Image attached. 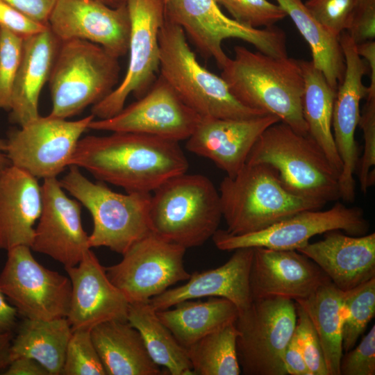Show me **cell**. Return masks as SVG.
<instances>
[{
	"mask_svg": "<svg viewBox=\"0 0 375 375\" xmlns=\"http://www.w3.org/2000/svg\"><path fill=\"white\" fill-rule=\"evenodd\" d=\"M71 165L85 169L98 181L126 192L147 193L187 172L189 167L179 142L129 132L81 138L69 160Z\"/></svg>",
	"mask_w": 375,
	"mask_h": 375,
	"instance_id": "cell-1",
	"label": "cell"
},
{
	"mask_svg": "<svg viewBox=\"0 0 375 375\" xmlns=\"http://www.w3.org/2000/svg\"><path fill=\"white\" fill-rule=\"evenodd\" d=\"M221 77L244 106L276 116L301 134H308L302 111L303 78L299 62L234 47V56L222 68Z\"/></svg>",
	"mask_w": 375,
	"mask_h": 375,
	"instance_id": "cell-2",
	"label": "cell"
},
{
	"mask_svg": "<svg viewBox=\"0 0 375 375\" xmlns=\"http://www.w3.org/2000/svg\"><path fill=\"white\" fill-rule=\"evenodd\" d=\"M246 163L266 164L292 194L326 204L340 199V173L308 134L278 122L266 128L252 147Z\"/></svg>",
	"mask_w": 375,
	"mask_h": 375,
	"instance_id": "cell-3",
	"label": "cell"
},
{
	"mask_svg": "<svg viewBox=\"0 0 375 375\" xmlns=\"http://www.w3.org/2000/svg\"><path fill=\"white\" fill-rule=\"evenodd\" d=\"M226 230L243 235L265 229L299 212L325 204L294 195L266 164H247L233 176H226L218 190Z\"/></svg>",
	"mask_w": 375,
	"mask_h": 375,
	"instance_id": "cell-4",
	"label": "cell"
},
{
	"mask_svg": "<svg viewBox=\"0 0 375 375\" xmlns=\"http://www.w3.org/2000/svg\"><path fill=\"white\" fill-rule=\"evenodd\" d=\"M222 218L219 191L204 175L180 174L151 194V231L186 249L212 238Z\"/></svg>",
	"mask_w": 375,
	"mask_h": 375,
	"instance_id": "cell-5",
	"label": "cell"
},
{
	"mask_svg": "<svg viewBox=\"0 0 375 375\" xmlns=\"http://www.w3.org/2000/svg\"><path fill=\"white\" fill-rule=\"evenodd\" d=\"M159 46L160 74L201 117L246 119L267 114L237 100L221 76L199 62L183 30L166 18Z\"/></svg>",
	"mask_w": 375,
	"mask_h": 375,
	"instance_id": "cell-6",
	"label": "cell"
},
{
	"mask_svg": "<svg viewBox=\"0 0 375 375\" xmlns=\"http://www.w3.org/2000/svg\"><path fill=\"white\" fill-rule=\"evenodd\" d=\"M59 181L62 188L90 212L91 248L105 247L123 255L150 233L151 193L112 191L101 181L92 182L75 165Z\"/></svg>",
	"mask_w": 375,
	"mask_h": 375,
	"instance_id": "cell-7",
	"label": "cell"
},
{
	"mask_svg": "<svg viewBox=\"0 0 375 375\" xmlns=\"http://www.w3.org/2000/svg\"><path fill=\"white\" fill-rule=\"evenodd\" d=\"M118 58L101 46L72 39L61 42L49 78L50 116L67 119L99 103L116 87Z\"/></svg>",
	"mask_w": 375,
	"mask_h": 375,
	"instance_id": "cell-8",
	"label": "cell"
},
{
	"mask_svg": "<svg viewBox=\"0 0 375 375\" xmlns=\"http://www.w3.org/2000/svg\"><path fill=\"white\" fill-rule=\"evenodd\" d=\"M165 18L178 25L201 53L212 58L221 69L229 58L222 49L228 38L244 40L267 55L288 56L282 29L242 24L223 13L216 0H167Z\"/></svg>",
	"mask_w": 375,
	"mask_h": 375,
	"instance_id": "cell-9",
	"label": "cell"
},
{
	"mask_svg": "<svg viewBox=\"0 0 375 375\" xmlns=\"http://www.w3.org/2000/svg\"><path fill=\"white\" fill-rule=\"evenodd\" d=\"M293 300L283 297L253 299L239 311L236 349L244 375H288L283 356L297 325Z\"/></svg>",
	"mask_w": 375,
	"mask_h": 375,
	"instance_id": "cell-10",
	"label": "cell"
},
{
	"mask_svg": "<svg viewBox=\"0 0 375 375\" xmlns=\"http://www.w3.org/2000/svg\"><path fill=\"white\" fill-rule=\"evenodd\" d=\"M126 3L131 21L128 67L119 85L92 106L91 114L99 119L120 112L131 94L138 99L144 95L159 72V33L165 19V0H126Z\"/></svg>",
	"mask_w": 375,
	"mask_h": 375,
	"instance_id": "cell-11",
	"label": "cell"
},
{
	"mask_svg": "<svg viewBox=\"0 0 375 375\" xmlns=\"http://www.w3.org/2000/svg\"><path fill=\"white\" fill-rule=\"evenodd\" d=\"M369 228L362 208L337 202L326 210H303L256 232L233 235L218 229L212 239L222 251L248 247L297 251L317 235L342 231L350 235L360 236L367 234Z\"/></svg>",
	"mask_w": 375,
	"mask_h": 375,
	"instance_id": "cell-12",
	"label": "cell"
},
{
	"mask_svg": "<svg viewBox=\"0 0 375 375\" xmlns=\"http://www.w3.org/2000/svg\"><path fill=\"white\" fill-rule=\"evenodd\" d=\"M185 251L151 232L132 245L119 262L105 269L129 304L149 303L174 284L189 278L183 262Z\"/></svg>",
	"mask_w": 375,
	"mask_h": 375,
	"instance_id": "cell-13",
	"label": "cell"
},
{
	"mask_svg": "<svg viewBox=\"0 0 375 375\" xmlns=\"http://www.w3.org/2000/svg\"><path fill=\"white\" fill-rule=\"evenodd\" d=\"M31 249L17 246L7 251L0 274L1 292L26 319L66 317L72 292L69 278L40 264Z\"/></svg>",
	"mask_w": 375,
	"mask_h": 375,
	"instance_id": "cell-14",
	"label": "cell"
},
{
	"mask_svg": "<svg viewBox=\"0 0 375 375\" xmlns=\"http://www.w3.org/2000/svg\"><path fill=\"white\" fill-rule=\"evenodd\" d=\"M94 119L92 114L76 121L39 115L10 131L6 154L11 165L38 179L57 178L69 167L78 142Z\"/></svg>",
	"mask_w": 375,
	"mask_h": 375,
	"instance_id": "cell-15",
	"label": "cell"
},
{
	"mask_svg": "<svg viewBox=\"0 0 375 375\" xmlns=\"http://www.w3.org/2000/svg\"><path fill=\"white\" fill-rule=\"evenodd\" d=\"M201 119L159 74L144 95L111 117L94 119L88 128L140 133L179 142L192 135Z\"/></svg>",
	"mask_w": 375,
	"mask_h": 375,
	"instance_id": "cell-16",
	"label": "cell"
},
{
	"mask_svg": "<svg viewBox=\"0 0 375 375\" xmlns=\"http://www.w3.org/2000/svg\"><path fill=\"white\" fill-rule=\"evenodd\" d=\"M339 40L342 49L345 70L338 85L334 102L332 131L337 151L342 163L339 185L340 199L353 202L356 197L354 174L359 162L355 133L360 115V101L367 95V87L362 78L368 66L358 55L356 44L347 31Z\"/></svg>",
	"mask_w": 375,
	"mask_h": 375,
	"instance_id": "cell-17",
	"label": "cell"
},
{
	"mask_svg": "<svg viewBox=\"0 0 375 375\" xmlns=\"http://www.w3.org/2000/svg\"><path fill=\"white\" fill-rule=\"evenodd\" d=\"M48 26L60 42L89 41L117 58L128 53L131 21L126 0L116 7L99 0H58Z\"/></svg>",
	"mask_w": 375,
	"mask_h": 375,
	"instance_id": "cell-18",
	"label": "cell"
},
{
	"mask_svg": "<svg viewBox=\"0 0 375 375\" xmlns=\"http://www.w3.org/2000/svg\"><path fill=\"white\" fill-rule=\"evenodd\" d=\"M42 192V208L31 249L65 267L75 266L91 249L81 203L66 194L57 178L43 180Z\"/></svg>",
	"mask_w": 375,
	"mask_h": 375,
	"instance_id": "cell-19",
	"label": "cell"
},
{
	"mask_svg": "<svg viewBox=\"0 0 375 375\" xmlns=\"http://www.w3.org/2000/svg\"><path fill=\"white\" fill-rule=\"evenodd\" d=\"M331 279L312 260L296 250L253 248L249 274L253 299L310 296Z\"/></svg>",
	"mask_w": 375,
	"mask_h": 375,
	"instance_id": "cell-20",
	"label": "cell"
},
{
	"mask_svg": "<svg viewBox=\"0 0 375 375\" xmlns=\"http://www.w3.org/2000/svg\"><path fill=\"white\" fill-rule=\"evenodd\" d=\"M72 285L67 319L72 330L92 329L110 320L127 321L129 303L89 249L80 262L65 267Z\"/></svg>",
	"mask_w": 375,
	"mask_h": 375,
	"instance_id": "cell-21",
	"label": "cell"
},
{
	"mask_svg": "<svg viewBox=\"0 0 375 375\" xmlns=\"http://www.w3.org/2000/svg\"><path fill=\"white\" fill-rule=\"evenodd\" d=\"M278 122L271 114L246 119L201 117L185 147L212 161L226 176H233L246 164L260 135Z\"/></svg>",
	"mask_w": 375,
	"mask_h": 375,
	"instance_id": "cell-22",
	"label": "cell"
},
{
	"mask_svg": "<svg viewBox=\"0 0 375 375\" xmlns=\"http://www.w3.org/2000/svg\"><path fill=\"white\" fill-rule=\"evenodd\" d=\"M253 248H240L222 265L209 270L195 272L187 283L153 297L149 301L156 311L173 307L183 301L203 297H222L233 303L238 312L253 301L249 274Z\"/></svg>",
	"mask_w": 375,
	"mask_h": 375,
	"instance_id": "cell-23",
	"label": "cell"
},
{
	"mask_svg": "<svg viewBox=\"0 0 375 375\" xmlns=\"http://www.w3.org/2000/svg\"><path fill=\"white\" fill-rule=\"evenodd\" d=\"M315 262L341 291L375 278V233L353 236L341 231L297 250Z\"/></svg>",
	"mask_w": 375,
	"mask_h": 375,
	"instance_id": "cell-24",
	"label": "cell"
},
{
	"mask_svg": "<svg viewBox=\"0 0 375 375\" xmlns=\"http://www.w3.org/2000/svg\"><path fill=\"white\" fill-rule=\"evenodd\" d=\"M42 208V185L26 171L8 165L0 174V249L31 247Z\"/></svg>",
	"mask_w": 375,
	"mask_h": 375,
	"instance_id": "cell-25",
	"label": "cell"
},
{
	"mask_svg": "<svg viewBox=\"0 0 375 375\" xmlns=\"http://www.w3.org/2000/svg\"><path fill=\"white\" fill-rule=\"evenodd\" d=\"M60 43L49 28L24 38L11 97V122L21 126L40 115V94L49 80Z\"/></svg>",
	"mask_w": 375,
	"mask_h": 375,
	"instance_id": "cell-26",
	"label": "cell"
},
{
	"mask_svg": "<svg viewBox=\"0 0 375 375\" xmlns=\"http://www.w3.org/2000/svg\"><path fill=\"white\" fill-rule=\"evenodd\" d=\"M91 337L108 375H160L140 333L128 321L110 320L91 329Z\"/></svg>",
	"mask_w": 375,
	"mask_h": 375,
	"instance_id": "cell-27",
	"label": "cell"
},
{
	"mask_svg": "<svg viewBox=\"0 0 375 375\" xmlns=\"http://www.w3.org/2000/svg\"><path fill=\"white\" fill-rule=\"evenodd\" d=\"M172 309L156 311L160 320L186 349L194 343L232 322L238 309L231 301L222 297H209L180 302Z\"/></svg>",
	"mask_w": 375,
	"mask_h": 375,
	"instance_id": "cell-28",
	"label": "cell"
},
{
	"mask_svg": "<svg viewBox=\"0 0 375 375\" xmlns=\"http://www.w3.org/2000/svg\"><path fill=\"white\" fill-rule=\"evenodd\" d=\"M72 333L67 317L49 320L24 318L12 339L10 362L28 357L42 365L49 375L62 374Z\"/></svg>",
	"mask_w": 375,
	"mask_h": 375,
	"instance_id": "cell-29",
	"label": "cell"
},
{
	"mask_svg": "<svg viewBox=\"0 0 375 375\" xmlns=\"http://www.w3.org/2000/svg\"><path fill=\"white\" fill-rule=\"evenodd\" d=\"M303 78L302 111L308 135L321 147L340 173L342 163L337 151L332 131V119L336 90L312 61L299 60Z\"/></svg>",
	"mask_w": 375,
	"mask_h": 375,
	"instance_id": "cell-30",
	"label": "cell"
},
{
	"mask_svg": "<svg viewBox=\"0 0 375 375\" xmlns=\"http://www.w3.org/2000/svg\"><path fill=\"white\" fill-rule=\"evenodd\" d=\"M342 292L330 281L308 297L295 301L305 310L317 332L328 375H340L343 355Z\"/></svg>",
	"mask_w": 375,
	"mask_h": 375,
	"instance_id": "cell-31",
	"label": "cell"
},
{
	"mask_svg": "<svg viewBox=\"0 0 375 375\" xmlns=\"http://www.w3.org/2000/svg\"><path fill=\"white\" fill-rule=\"evenodd\" d=\"M309 44L312 62L337 91L342 81L345 62L339 38L331 34L310 14L302 0H276Z\"/></svg>",
	"mask_w": 375,
	"mask_h": 375,
	"instance_id": "cell-32",
	"label": "cell"
},
{
	"mask_svg": "<svg viewBox=\"0 0 375 375\" xmlns=\"http://www.w3.org/2000/svg\"><path fill=\"white\" fill-rule=\"evenodd\" d=\"M128 322L140 333L152 360L172 375H194L187 349L158 318L149 303L129 304Z\"/></svg>",
	"mask_w": 375,
	"mask_h": 375,
	"instance_id": "cell-33",
	"label": "cell"
},
{
	"mask_svg": "<svg viewBox=\"0 0 375 375\" xmlns=\"http://www.w3.org/2000/svg\"><path fill=\"white\" fill-rule=\"evenodd\" d=\"M235 322L204 336L187 349L193 372L197 375H239Z\"/></svg>",
	"mask_w": 375,
	"mask_h": 375,
	"instance_id": "cell-34",
	"label": "cell"
},
{
	"mask_svg": "<svg viewBox=\"0 0 375 375\" xmlns=\"http://www.w3.org/2000/svg\"><path fill=\"white\" fill-rule=\"evenodd\" d=\"M342 349L354 348L375 315V278L342 292Z\"/></svg>",
	"mask_w": 375,
	"mask_h": 375,
	"instance_id": "cell-35",
	"label": "cell"
},
{
	"mask_svg": "<svg viewBox=\"0 0 375 375\" xmlns=\"http://www.w3.org/2000/svg\"><path fill=\"white\" fill-rule=\"evenodd\" d=\"M62 374L106 375L93 344L91 329L72 330Z\"/></svg>",
	"mask_w": 375,
	"mask_h": 375,
	"instance_id": "cell-36",
	"label": "cell"
},
{
	"mask_svg": "<svg viewBox=\"0 0 375 375\" xmlns=\"http://www.w3.org/2000/svg\"><path fill=\"white\" fill-rule=\"evenodd\" d=\"M24 38L0 27V109L10 110Z\"/></svg>",
	"mask_w": 375,
	"mask_h": 375,
	"instance_id": "cell-37",
	"label": "cell"
},
{
	"mask_svg": "<svg viewBox=\"0 0 375 375\" xmlns=\"http://www.w3.org/2000/svg\"><path fill=\"white\" fill-rule=\"evenodd\" d=\"M232 15L233 19L248 26H274L287 15L278 4L267 0H216Z\"/></svg>",
	"mask_w": 375,
	"mask_h": 375,
	"instance_id": "cell-38",
	"label": "cell"
},
{
	"mask_svg": "<svg viewBox=\"0 0 375 375\" xmlns=\"http://www.w3.org/2000/svg\"><path fill=\"white\" fill-rule=\"evenodd\" d=\"M358 125L363 133L364 150L358 165L360 190L366 194L375 182V95L367 94Z\"/></svg>",
	"mask_w": 375,
	"mask_h": 375,
	"instance_id": "cell-39",
	"label": "cell"
},
{
	"mask_svg": "<svg viewBox=\"0 0 375 375\" xmlns=\"http://www.w3.org/2000/svg\"><path fill=\"white\" fill-rule=\"evenodd\" d=\"M357 0H308L304 3L312 17L339 38L350 24Z\"/></svg>",
	"mask_w": 375,
	"mask_h": 375,
	"instance_id": "cell-40",
	"label": "cell"
},
{
	"mask_svg": "<svg viewBox=\"0 0 375 375\" xmlns=\"http://www.w3.org/2000/svg\"><path fill=\"white\" fill-rule=\"evenodd\" d=\"M297 325L294 335L311 375H328L317 332L305 310L295 303Z\"/></svg>",
	"mask_w": 375,
	"mask_h": 375,
	"instance_id": "cell-41",
	"label": "cell"
},
{
	"mask_svg": "<svg viewBox=\"0 0 375 375\" xmlns=\"http://www.w3.org/2000/svg\"><path fill=\"white\" fill-rule=\"evenodd\" d=\"M375 374V326L355 348L342 355L340 375Z\"/></svg>",
	"mask_w": 375,
	"mask_h": 375,
	"instance_id": "cell-42",
	"label": "cell"
},
{
	"mask_svg": "<svg viewBox=\"0 0 375 375\" xmlns=\"http://www.w3.org/2000/svg\"><path fill=\"white\" fill-rule=\"evenodd\" d=\"M357 44L375 37V0H357L346 31Z\"/></svg>",
	"mask_w": 375,
	"mask_h": 375,
	"instance_id": "cell-43",
	"label": "cell"
},
{
	"mask_svg": "<svg viewBox=\"0 0 375 375\" xmlns=\"http://www.w3.org/2000/svg\"><path fill=\"white\" fill-rule=\"evenodd\" d=\"M0 27L23 38L42 32L49 26L30 18L3 0H0Z\"/></svg>",
	"mask_w": 375,
	"mask_h": 375,
	"instance_id": "cell-44",
	"label": "cell"
},
{
	"mask_svg": "<svg viewBox=\"0 0 375 375\" xmlns=\"http://www.w3.org/2000/svg\"><path fill=\"white\" fill-rule=\"evenodd\" d=\"M30 18L48 26L50 15L58 0H3Z\"/></svg>",
	"mask_w": 375,
	"mask_h": 375,
	"instance_id": "cell-45",
	"label": "cell"
},
{
	"mask_svg": "<svg viewBox=\"0 0 375 375\" xmlns=\"http://www.w3.org/2000/svg\"><path fill=\"white\" fill-rule=\"evenodd\" d=\"M286 372L290 375H311L294 333L283 356Z\"/></svg>",
	"mask_w": 375,
	"mask_h": 375,
	"instance_id": "cell-46",
	"label": "cell"
},
{
	"mask_svg": "<svg viewBox=\"0 0 375 375\" xmlns=\"http://www.w3.org/2000/svg\"><path fill=\"white\" fill-rule=\"evenodd\" d=\"M4 375H49L38 362L28 357L12 360L5 369Z\"/></svg>",
	"mask_w": 375,
	"mask_h": 375,
	"instance_id": "cell-47",
	"label": "cell"
},
{
	"mask_svg": "<svg viewBox=\"0 0 375 375\" xmlns=\"http://www.w3.org/2000/svg\"><path fill=\"white\" fill-rule=\"evenodd\" d=\"M358 55L367 62L370 73V84L367 94L375 95V42L367 40L356 44Z\"/></svg>",
	"mask_w": 375,
	"mask_h": 375,
	"instance_id": "cell-48",
	"label": "cell"
},
{
	"mask_svg": "<svg viewBox=\"0 0 375 375\" xmlns=\"http://www.w3.org/2000/svg\"><path fill=\"white\" fill-rule=\"evenodd\" d=\"M17 315L16 308L8 303L0 290V334L13 333L17 326Z\"/></svg>",
	"mask_w": 375,
	"mask_h": 375,
	"instance_id": "cell-49",
	"label": "cell"
},
{
	"mask_svg": "<svg viewBox=\"0 0 375 375\" xmlns=\"http://www.w3.org/2000/svg\"><path fill=\"white\" fill-rule=\"evenodd\" d=\"M13 333L0 334V371L5 369L10 362V351Z\"/></svg>",
	"mask_w": 375,
	"mask_h": 375,
	"instance_id": "cell-50",
	"label": "cell"
},
{
	"mask_svg": "<svg viewBox=\"0 0 375 375\" xmlns=\"http://www.w3.org/2000/svg\"><path fill=\"white\" fill-rule=\"evenodd\" d=\"M6 140L0 138V174L10 164L6 154Z\"/></svg>",
	"mask_w": 375,
	"mask_h": 375,
	"instance_id": "cell-51",
	"label": "cell"
},
{
	"mask_svg": "<svg viewBox=\"0 0 375 375\" xmlns=\"http://www.w3.org/2000/svg\"><path fill=\"white\" fill-rule=\"evenodd\" d=\"M99 1L112 7H116L119 4L115 0H99Z\"/></svg>",
	"mask_w": 375,
	"mask_h": 375,
	"instance_id": "cell-52",
	"label": "cell"
},
{
	"mask_svg": "<svg viewBox=\"0 0 375 375\" xmlns=\"http://www.w3.org/2000/svg\"><path fill=\"white\" fill-rule=\"evenodd\" d=\"M118 3H122V1H124V0H115ZM167 1V0H165V2Z\"/></svg>",
	"mask_w": 375,
	"mask_h": 375,
	"instance_id": "cell-53",
	"label": "cell"
}]
</instances>
